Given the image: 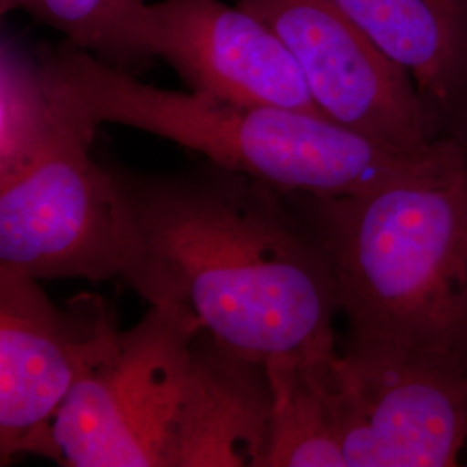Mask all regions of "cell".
I'll use <instances>...</instances> for the list:
<instances>
[{"label": "cell", "instance_id": "6da1fadb", "mask_svg": "<svg viewBox=\"0 0 467 467\" xmlns=\"http://www.w3.org/2000/svg\"><path fill=\"white\" fill-rule=\"evenodd\" d=\"M108 168L125 225L121 275L150 305H184L265 364L337 355L333 265L287 194L210 160L168 173Z\"/></svg>", "mask_w": 467, "mask_h": 467}, {"label": "cell", "instance_id": "7a4b0ae2", "mask_svg": "<svg viewBox=\"0 0 467 467\" xmlns=\"http://www.w3.org/2000/svg\"><path fill=\"white\" fill-rule=\"evenodd\" d=\"M40 59L57 117L85 135L94 139L102 123L132 127L198 150L284 194L355 196L400 181L447 175L467 161V144L455 139L410 152L312 113L144 84L132 71L67 40Z\"/></svg>", "mask_w": 467, "mask_h": 467}, {"label": "cell", "instance_id": "3957f363", "mask_svg": "<svg viewBox=\"0 0 467 467\" xmlns=\"http://www.w3.org/2000/svg\"><path fill=\"white\" fill-rule=\"evenodd\" d=\"M287 198L329 254L348 348L467 368V161L355 196Z\"/></svg>", "mask_w": 467, "mask_h": 467}, {"label": "cell", "instance_id": "277c9868", "mask_svg": "<svg viewBox=\"0 0 467 467\" xmlns=\"http://www.w3.org/2000/svg\"><path fill=\"white\" fill-rule=\"evenodd\" d=\"M202 329L184 305H150L73 386L54 420L61 466L167 467L191 348Z\"/></svg>", "mask_w": 467, "mask_h": 467}, {"label": "cell", "instance_id": "5b68a950", "mask_svg": "<svg viewBox=\"0 0 467 467\" xmlns=\"http://www.w3.org/2000/svg\"><path fill=\"white\" fill-rule=\"evenodd\" d=\"M32 165L0 184V265L40 279L121 275L127 241L111 171L92 137L61 119Z\"/></svg>", "mask_w": 467, "mask_h": 467}, {"label": "cell", "instance_id": "8992f818", "mask_svg": "<svg viewBox=\"0 0 467 467\" xmlns=\"http://www.w3.org/2000/svg\"><path fill=\"white\" fill-rule=\"evenodd\" d=\"M118 336L115 312L98 295L57 306L36 279L0 265V466L23 453L61 464L56 416Z\"/></svg>", "mask_w": 467, "mask_h": 467}, {"label": "cell", "instance_id": "52a82bcc", "mask_svg": "<svg viewBox=\"0 0 467 467\" xmlns=\"http://www.w3.org/2000/svg\"><path fill=\"white\" fill-rule=\"evenodd\" d=\"M347 467H451L467 449V368L348 348L334 360Z\"/></svg>", "mask_w": 467, "mask_h": 467}, {"label": "cell", "instance_id": "ba28073f", "mask_svg": "<svg viewBox=\"0 0 467 467\" xmlns=\"http://www.w3.org/2000/svg\"><path fill=\"white\" fill-rule=\"evenodd\" d=\"M264 17L300 67L324 117L395 150L443 137L412 78L333 0H234Z\"/></svg>", "mask_w": 467, "mask_h": 467}, {"label": "cell", "instance_id": "9c48e42d", "mask_svg": "<svg viewBox=\"0 0 467 467\" xmlns=\"http://www.w3.org/2000/svg\"><path fill=\"white\" fill-rule=\"evenodd\" d=\"M137 38L146 59L167 61L196 94L324 117L281 36L235 2H144Z\"/></svg>", "mask_w": 467, "mask_h": 467}, {"label": "cell", "instance_id": "30bf717a", "mask_svg": "<svg viewBox=\"0 0 467 467\" xmlns=\"http://www.w3.org/2000/svg\"><path fill=\"white\" fill-rule=\"evenodd\" d=\"M270 410L267 364L202 327L191 348L167 467L264 466Z\"/></svg>", "mask_w": 467, "mask_h": 467}, {"label": "cell", "instance_id": "8fae6325", "mask_svg": "<svg viewBox=\"0 0 467 467\" xmlns=\"http://www.w3.org/2000/svg\"><path fill=\"white\" fill-rule=\"evenodd\" d=\"M412 78L443 137L467 144V0H333Z\"/></svg>", "mask_w": 467, "mask_h": 467}, {"label": "cell", "instance_id": "7c38bea8", "mask_svg": "<svg viewBox=\"0 0 467 467\" xmlns=\"http://www.w3.org/2000/svg\"><path fill=\"white\" fill-rule=\"evenodd\" d=\"M337 355L268 360L272 410L262 467H347L334 403Z\"/></svg>", "mask_w": 467, "mask_h": 467}, {"label": "cell", "instance_id": "4fadbf2b", "mask_svg": "<svg viewBox=\"0 0 467 467\" xmlns=\"http://www.w3.org/2000/svg\"><path fill=\"white\" fill-rule=\"evenodd\" d=\"M61 127L40 56H32L13 38H2L0 184L32 165Z\"/></svg>", "mask_w": 467, "mask_h": 467}, {"label": "cell", "instance_id": "5bb4252c", "mask_svg": "<svg viewBox=\"0 0 467 467\" xmlns=\"http://www.w3.org/2000/svg\"><path fill=\"white\" fill-rule=\"evenodd\" d=\"M146 0H0V13L25 11L65 40L111 67L132 71L148 61L139 46L137 23Z\"/></svg>", "mask_w": 467, "mask_h": 467}]
</instances>
